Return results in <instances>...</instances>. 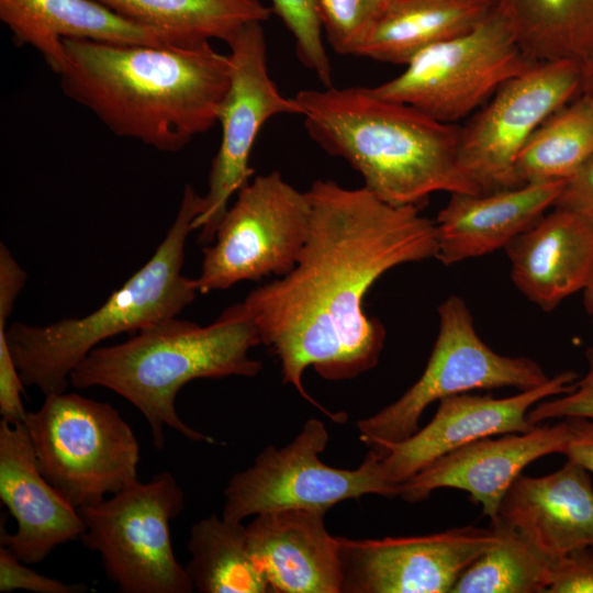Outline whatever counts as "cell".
Masks as SVG:
<instances>
[{
  "mask_svg": "<svg viewBox=\"0 0 593 593\" xmlns=\"http://www.w3.org/2000/svg\"><path fill=\"white\" fill-rule=\"evenodd\" d=\"M227 45L231 81L219 112L221 143L211 164L201 213L193 222L202 246L213 242L231 198L250 181V155L264 124L276 115L301 112L295 99L284 97L269 75L261 22L244 25Z\"/></svg>",
  "mask_w": 593,
  "mask_h": 593,
  "instance_id": "4fadbf2b",
  "label": "cell"
},
{
  "mask_svg": "<svg viewBox=\"0 0 593 593\" xmlns=\"http://www.w3.org/2000/svg\"><path fill=\"white\" fill-rule=\"evenodd\" d=\"M184 494L174 475L159 472L103 501L82 506L80 540L98 552L107 577L123 593H190L193 585L176 559L170 523Z\"/></svg>",
  "mask_w": 593,
  "mask_h": 593,
  "instance_id": "52a82bcc",
  "label": "cell"
},
{
  "mask_svg": "<svg viewBox=\"0 0 593 593\" xmlns=\"http://www.w3.org/2000/svg\"><path fill=\"white\" fill-rule=\"evenodd\" d=\"M589 552H590V555H591V557L593 559V547L589 548Z\"/></svg>",
  "mask_w": 593,
  "mask_h": 593,
  "instance_id": "ab89813d",
  "label": "cell"
},
{
  "mask_svg": "<svg viewBox=\"0 0 593 593\" xmlns=\"http://www.w3.org/2000/svg\"><path fill=\"white\" fill-rule=\"evenodd\" d=\"M553 208L570 211L593 226V154L564 181Z\"/></svg>",
  "mask_w": 593,
  "mask_h": 593,
  "instance_id": "e575fe53",
  "label": "cell"
},
{
  "mask_svg": "<svg viewBox=\"0 0 593 593\" xmlns=\"http://www.w3.org/2000/svg\"><path fill=\"white\" fill-rule=\"evenodd\" d=\"M184 567L193 589L201 593H271L247 541L246 527L210 515L192 525Z\"/></svg>",
  "mask_w": 593,
  "mask_h": 593,
  "instance_id": "484cf974",
  "label": "cell"
},
{
  "mask_svg": "<svg viewBox=\"0 0 593 593\" xmlns=\"http://www.w3.org/2000/svg\"><path fill=\"white\" fill-rule=\"evenodd\" d=\"M13 303L0 301V414L10 424L25 422L22 401L24 383L12 358L5 335V323Z\"/></svg>",
  "mask_w": 593,
  "mask_h": 593,
  "instance_id": "1f68e13d",
  "label": "cell"
},
{
  "mask_svg": "<svg viewBox=\"0 0 593 593\" xmlns=\"http://www.w3.org/2000/svg\"><path fill=\"white\" fill-rule=\"evenodd\" d=\"M582 82L581 93L589 97L593 101V52L581 64Z\"/></svg>",
  "mask_w": 593,
  "mask_h": 593,
  "instance_id": "8d00e7d4",
  "label": "cell"
},
{
  "mask_svg": "<svg viewBox=\"0 0 593 593\" xmlns=\"http://www.w3.org/2000/svg\"><path fill=\"white\" fill-rule=\"evenodd\" d=\"M490 523L499 540L460 574L450 593H546L556 558L501 518Z\"/></svg>",
  "mask_w": 593,
  "mask_h": 593,
  "instance_id": "83f0119b",
  "label": "cell"
},
{
  "mask_svg": "<svg viewBox=\"0 0 593 593\" xmlns=\"http://www.w3.org/2000/svg\"><path fill=\"white\" fill-rule=\"evenodd\" d=\"M477 1L486 3V4H489V5H493V0H477Z\"/></svg>",
  "mask_w": 593,
  "mask_h": 593,
  "instance_id": "f35d334b",
  "label": "cell"
},
{
  "mask_svg": "<svg viewBox=\"0 0 593 593\" xmlns=\"http://www.w3.org/2000/svg\"><path fill=\"white\" fill-rule=\"evenodd\" d=\"M577 377L573 371H563L537 388L501 399L470 392L444 398L425 427L373 454L381 459L387 479L400 486L441 456L471 441L532 429L536 425L528 421V411L545 399L571 391Z\"/></svg>",
  "mask_w": 593,
  "mask_h": 593,
  "instance_id": "9a60e30c",
  "label": "cell"
},
{
  "mask_svg": "<svg viewBox=\"0 0 593 593\" xmlns=\"http://www.w3.org/2000/svg\"><path fill=\"white\" fill-rule=\"evenodd\" d=\"M294 99L310 138L382 201L418 206L434 192L481 193L459 163V126L367 87L305 89Z\"/></svg>",
  "mask_w": 593,
  "mask_h": 593,
  "instance_id": "3957f363",
  "label": "cell"
},
{
  "mask_svg": "<svg viewBox=\"0 0 593 593\" xmlns=\"http://www.w3.org/2000/svg\"><path fill=\"white\" fill-rule=\"evenodd\" d=\"M581 64L537 63L505 81L459 130V163L481 193L521 186L517 157L555 111L581 93Z\"/></svg>",
  "mask_w": 593,
  "mask_h": 593,
  "instance_id": "7c38bea8",
  "label": "cell"
},
{
  "mask_svg": "<svg viewBox=\"0 0 593 593\" xmlns=\"http://www.w3.org/2000/svg\"><path fill=\"white\" fill-rule=\"evenodd\" d=\"M569 427V439L562 451L567 459L593 473V418H562Z\"/></svg>",
  "mask_w": 593,
  "mask_h": 593,
  "instance_id": "d590c367",
  "label": "cell"
},
{
  "mask_svg": "<svg viewBox=\"0 0 593 593\" xmlns=\"http://www.w3.org/2000/svg\"><path fill=\"white\" fill-rule=\"evenodd\" d=\"M438 335L418 380L396 401L357 422L361 441L374 454L413 435L425 409L436 401L473 390L525 391L550 378L530 358L503 356L491 349L479 337L460 296H448L438 306Z\"/></svg>",
  "mask_w": 593,
  "mask_h": 593,
  "instance_id": "ba28073f",
  "label": "cell"
},
{
  "mask_svg": "<svg viewBox=\"0 0 593 593\" xmlns=\"http://www.w3.org/2000/svg\"><path fill=\"white\" fill-rule=\"evenodd\" d=\"M63 93L109 131L174 153L219 122L231 60L210 42L194 46L125 45L61 38Z\"/></svg>",
  "mask_w": 593,
  "mask_h": 593,
  "instance_id": "7a4b0ae2",
  "label": "cell"
},
{
  "mask_svg": "<svg viewBox=\"0 0 593 593\" xmlns=\"http://www.w3.org/2000/svg\"><path fill=\"white\" fill-rule=\"evenodd\" d=\"M492 7L477 0H389L356 56L405 66L473 27Z\"/></svg>",
  "mask_w": 593,
  "mask_h": 593,
  "instance_id": "603a6c76",
  "label": "cell"
},
{
  "mask_svg": "<svg viewBox=\"0 0 593 593\" xmlns=\"http://www.w3.org/2000/svg\"><path fill=\"white\" fill-rule=\"evenodd\" d=\"M593 154V101L580 93L549 115L519 153V184L567 180Z\"/></svg>",
  "mask_w": 593,
  "mask_h": 593,
  "instance_id": "4316f807",
  "label": "cell"
},
{
  "mask_svg": "<svg viewBox=\"0 0 593 593\" xmlns=\"http://www.w3.org/2000/svg\"><path fill=\"white\" fill-rule=\"evenodd\" d=\"M322 512L287 508L256 515L246 526L249 550L271 593H340L337 536Z\"/></svg>",
  "mask_w": 593,
  "mask_h": 593,
  "instance_id": "ac0fdd59",
  "label": "cell"
},
{
  "mask_svg": "<svg viewBox=\"0 0 593 593\" xmlns=\"http://www.w3.org/2000/svg\"><path fill=\"white\" fill-rule=\"evenodd\" d=\"M546 593H593V559L589 548L555 559Z\"/></svg>",
  "mask_w": 593,
  "mask_h": 593,
  "instance_id": "836d02e7",
  "label": "cell"
},
{
  "mask_svg": "<svg viewBox=\"0 0 593 593\" xmlns=\"http://www.w3.org/2000/svg\"><path fill=\"white\" fill-rule=\"evenodd\" d=\"M583 304L593 320V280L592 282L583 290Z\"/></svg>",
  "mask_w": 593,
  "mask_h": 593,
  "instance_id": "74e56055",
  "label": "cell"
},
{
  "mask_svg": "<svg viewBox=\"0 0 593 593\" xmlns=\"http://www.w3.org/2000/svg\"><path fill=\"white\" fill-rule=\"evenodd\" d=\"M572 460L541 477L521 474L505 493L497 517L551 558L593 547V485Z\"/></svg>",
  "mask_w": 593,
  "mask_h": 593,
  "instance_id": "d6986e66",
  "label": "cell"
},
{
  "mask_svg": "<svg viewBox=\"0 0 593 593\" xmlns=\"http://www.w3.org/2000/svg\"><path fill=\"white\" fill-rule=\"evenodd\" d=\"M389 0H318L323 32L333 49L356 56Z\"/></svg>",
  "mask_w": 593,
  "mask_h": 593,
  "instance_id": "f546056e",
  "label": "cell"
},
{
  "mask_svg": "<svg viewBox=\"0 0 593 593\" xmlns=\"http://www.w3.org/2000/svg\"><path fill=\"white\" fill-rule=\"evenodd\" d=\"M0 20L15 45L35 48L57 76L67 61L61 38L180 46L167 34L125 19L97 0H0Z\"/></svg>",
  "mask_w": 593,
  "mask_h": 593,
  "instance_id": "7402d4cb",
  "label": "cell"
},
{
  "mask_svg": "<svg viewBox=\"0 0 593 593\" xmlns=\"http://www.w3.org/2000/svg\"><path fill=\"white\" fill-rule=\"evenodd\" d=\"M306 193L310 231L295 266L242 303L279 359L283 383L343 422L307 394L303 373L313 367L326 380H346L377 366L385 329L367 315L363 298L392 268L436 257L437 231L418 206L389 204L365 187L316 180Z\"/></svg>",
  "mask_w": 593,
  "mask_h": 593,
  "instance_id": "6da1fadb",
  "label": "cell"
},
{
  "mask_svg": "<svg viewBox=\"0 0 593 593\" xmlns=\"http://www.w3.org/2000/svg\"><path fill=\"white\" fill-rule=\"evenodd\" d=\"M566 180L488 193H451L438 212L436 257L449 266L505 248L555 205Z\"/></svg>",
  "mask_w": 593,
  "mask_h": 593,
  "instance_id": "ffe728a7",
  "label": "cell"
},
{
  "mask_svg": "<svg viewBox=\"0 0 593 593\" xmlns=\"http://www.w3.org/2000/svg\"><path fill=\"white\" fill-rule=\"evenodd\" d=\"M24 423L40 471L75 507L99 503L138 480L137 438L111 404L52 393Z\"/></svg>",
  "mask_w": 593,
  "mask_h": 593,
  "instance_id": "8992f818",
  "label": "cell"
},
{
  "mask_svg": "<svg viewBox=\"0 0 593 593\" xmlns=\"http://www.w3.org/2000/svg\"><path fill=\"white\" fill-rule=\"evenodd\" d=\"M121 16L160 31L180 46L227 42L246 24L267 21L260 0H97Z\"/></svg>",
  "mask_w": 593,
  "mask_h": 593,
  "instance_id": "cb8c5ba5",
  "label": "cell"
},
{
  "mask_svg": "<svg viewBox=\"0 0 593 593\" xmlns=\"http://www.w3.org/2000/svg\"><path fill=\"white\" fill-rule=\"evenodd\" d=\"M24 590L36 593H83L89 590L86 584H69L60 580L43 575L26 567L7 547H0V592L8 593Z\"/></svg>",
  "mask_w": 593,
  "mask_h": 593,
  "instance_id": "d6a6232c",
  "label": "cell"
},
{
  "mask_svg": "<svg viewBox=\"0 0 593 593\" xmlns=\"http://www.w3.org/2000/svg\"><path fill=\"white\" fill-rule=\"evenodd\" d=\"M328 438L324 423L310 418L287 446H267L250 467L227 482L222 516L242 522L287 508L326 513L340 502L367 494L399 496L400 486L387 479L381 459L370 450L353 470L321 461L318 455Z\"/></svg>",
  "mask_w": 593,
  "mask_h": 593,
  "instance_id": "30bf717a",
  "label": "cell"
},
{
  "mask_svg": "<svg viewBox=\"0 0 593 593\" xmlns=\"http://www.w3.org/2000/svg\"><path fill=\"white\" fill-rule=\"evenodd\" d=\"M504 249L514 284L544 311L593 280V226L570 211L555 208Z\"/></svg>",
  "mask_w": 593,
  "mask_h": 593,
  "instance_id": "44dd1931",
  "label": "cell"
},
{
  "mask_svg": "<svg viewBox=\"0 0 593 593\" xmlns=\"http://www.w3.org/2000/svg\"><path fill=\"white\" fill-rule=\"evenodd\" d=\"M202 195L183 190L177 216L150 259L92 313L36 326L11 324L5 335L24 385L44 395L65 392L72 370L102 340L177 317L197 296L182 273L184 247L201 213Z\"/></svg>",
  "mask_w": 593,
  "mask_h": 593,
  "instance_id": "5b68a950",
  "label": "cell"
},
{
  "mask_svg": "<svg viewBox=\"0 0 593 593\" xmlns=\"http://www.w3.org/2000/svg\"><path fill=\"white\" fill-rule=\"evenodd\" d=\"M533 63L582 64L593 52V0H493Z\"/></svg>",
  "mask_w": 593,
  "mask_h": 593,
  "instance_id": "d4e9b609",
  "label": "cell"
},
{
  "mask_svg": "<svg viewBox=\"0 0 593 593\" xmlns=\"http://www.w3.org/2000/svg\"><path fill=\"white\" fill-rule=\"evenodd\" d=\"M534 64L506 19L492 7L473 27L422 51L399 76L371 89L381 98L454 124Z\"/></svg>",
  "mask_w": 593,
  "mask_h": 593,
  "instance_id": "9c48e42d",
  "label": "cell"
},
{
  "mask_svg": "<svg viewBox=\"0 0 593 593\" xmlns=\"http://www.w3.org/2000/svg\"><path fill=\"white\" fill-rule=\"evenodd\" d=\"M569 439L566 419L536 425L524 433L484 437L461 446L432 462L401 483L400 494L409 503L423 502L438 489L465 491L490 521L518 475L533 461L562 454Z\"/></svg>",
  "mask_w": 593,
  "mask_h": 593,
  "instance_id": "2e32d148",
  "label": "cell"
},
{
  "mask_svg": "<svg viewBox=\"0 0 593 593\" xmlns=\"http://www.w3.org/2000/svg\"><path fill=\"white\" fill-rule=\"evenodd\" d=\"M588 370L574 382L573 389L551 400H542L527 413L533 425L549 419L571 417L593 418V344L585 350Z\"/></svg>",
  "mask_w": 593,
  "mask_h": 593,
  "instance_id": "4dcf8cb0",
  "label": "cell"
},
{
  "mask_svg": "<svg viewBox=\"0 0 593 593\" xmlns=\"http://www.w3.org/2000/svg\"><path fill=\"white\" fill-rule=\"evenodd\" d=\"M497 540L492 526L381 539L337 536L340 593H450L460 574Z\"/></svg>",
  "mask_w": 593,
  "mask_h": 593,
  "instance_id": "5bb4252c",
  "label": "cell"
},
{
  "mask_svg": "<svg viewBox=\"0 0 593 593\" xmlns=\"http://www.w3.org/2000/svg\"><path fill=\"white\" fill-rule=\"evenodd\" d=\"M310 223L306 191L294 188L279 171L255 177L237 192L213 242L202 248L199 293L288 273L306 243Z\"/></svg>",
  "mask_w": 593,
  "mask_h": 593,
  "instance_id": "8fae6325",
  "label": "cell"
},
{
  "mask_svg": "<svg viewBox=\"0 0 593 593\" xmlns=\"http://www.w3.org/2000/svg\"><path fill=\"white\" fill-rule=\"evenodd\" d=\"M275 11L294 38L301 64L313 71L323 87H332L333 70L323 43L318 0H271Z\"/></svg>",
  "mask_w": 593,
  "mask_h": 593,
  "instance_id": "f1b7e54d",
  "label": "cell"
},
{
  "mask_svg": "<svg viewBox=\"0 0 593 593\" xmlns=\"http://www.w3.org/2000/svg\"><path fill=\"white\" fill-rule=\"evenodd\" d=\"M259 344L257 325L240 302L206 326L177 316L138 329L127 342L96 347L69 381L77 389L107 388L131 402L147 419L158 450L165 446V426L189 440L215 444L178 416L176 396L194 379L256 377L262 363L249 350Z\"/></svg>",
  "mask_w": 593,
  "mask_h": 593,
  "instance_id": "277c9868",
  "label": "cell"
},
{
  "mask_svg": "<svg viewBox=\"0 0 593 593\" xmlns=\"http://www.w3.org/2000/svg\"><path fill=\"white\" fill-rule=\"evenodd\" d=\"M0 499L18 527L13 534L1 527V546L25 564L42 562L86 530L79 510L40 471L24 422H0Z\"/></svg>",
  "mask_w": 593,
  "mask_h": 593,
  "instance_id": "e0dca14e",
  "label": "cell"
}]
</instances>
